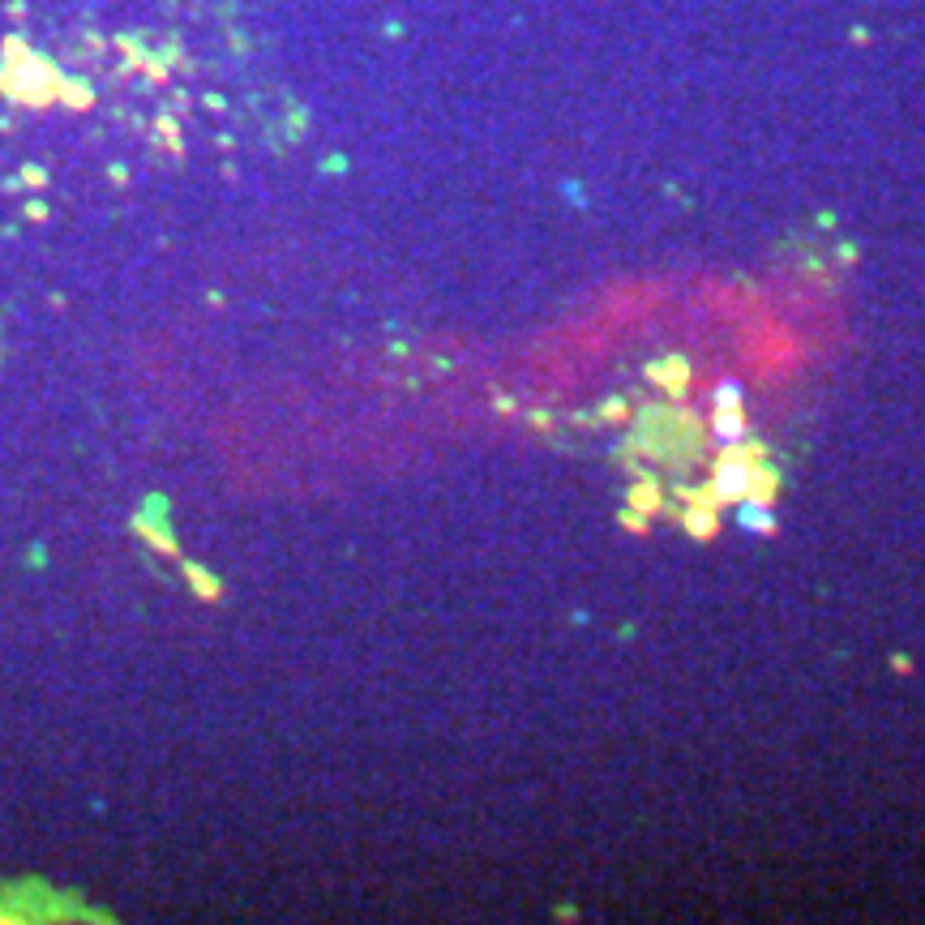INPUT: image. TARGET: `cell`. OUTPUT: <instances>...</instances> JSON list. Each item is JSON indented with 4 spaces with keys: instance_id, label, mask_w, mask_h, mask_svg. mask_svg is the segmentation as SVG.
Returning <instances> with one entry per match:
<instances>
[{
    "instance_id": "cell-5",
    "label": "cell",
    "mask_w": 925,
    "mask_h": 925,
    "mask_svg": "<svg viewBox=\"0 0 925 925\" xmlns=\"http://www.w3.org/2000/svg\"><path fill=\"white\" fill-rule=\"evenodd\" d=\"M626 506L639 510V514H660V506H664L660 484H656V480H639V484H634V489L626 493Z\"/></svg>"
},
{
    "instance_id": "cell-3",
    "label": "cell",
    "mask_w": 925,
    "mask_h": 925,
    "mask_svg": "<svg viewBox=\"0 0 925 925\" xmlns=\"http://www.w3.org/2000/svg\"><path fill=\"white\" fill-rule=\"evenodd\" d=\"M681 527L694 536V540H711L720 532V510H711V506H686V514H681Z\"/></svg>"
},
{
    "instance_id": "cell-9",
    "label": "cell",
    "mask_w": 925,
    "mask_h": 925,
    "mask_svg": "<svg viewBox=\"0 0 925 925\" xmlns=\"http://www.w3.org/2000/svg\"><path fill=\"white\" fill-rule=\"evenodd\" d=\"M604 416H609V420H617V424H621V420H630V407L621 403V399H613L609 407H604Z\"/></svg>"
},
{
    "instance_id": "cell-4",
    "label": "cell",
    "mask_w": 925,
    "mask_h": 925,
    "mask_svg": "<svg viewBox=\"0 0 925 925\" xmlns=\"http://www.w3.org/2000/svg\"><path fill=\"white\" fill-rule=\"evenodd\" d=\"M711 433H716L720 442H741V437H746V416H741V407H716Z\"/></svg>"
},
{
    "instance_id": "cell-2",
    "label": "cell",
    "mask_w": 925,
    "mask_h": 925,
    "mask_svg": "<svg viewBox=\"0 0 925 925\" xmlns=\"http://www.w3.org/2000/svg\"><path fill=\"white\" fill-rule=\"evenodd\" d=\"M647 377L651 382H660L664 390L673 394V399H686V390H690V365L681 356L673 360H656V365H647Z\"/></svg>"
},
{
    "instance_id": "cell-1",
    "label": "cell",
    "mask_w": 925,
    "mask_h": 925,
    "mask_svg": "<svg viewBox=\"0 0 925 925\" xmlns=\"http://www.w3.org/2000/svg\"><path fill=\"white\" fill-rule=\"evenodd\" d=\"M780 493V472L771 463H750L746 472V497L741 502H758V506H771Z\"/></svg>"
},
{
    "instance_id": "cell-6",
    "label": "cell",
    "mask_w": 925,
    "mask_h": 925,
    "mask_svg": "<svg viewBox=\"0 0 925 925\" xmlns=\"http://www.w3.org/2000/svg\"><path fill=\"white\" fill-rule=\"evenodd\" d=\"M737 523L746 527V532H776V523H771V506H758V502H741V514Z\"/></svg>"
},
{
    "instance_id": "cell-8",
    "label": "cell",
    "mask_w": 925,
    "mask_h": 925,
    "mask_svg": "<svg viewBox=\"0 0 925 925\" xmlns=\"http://www.w3.org/2000/svg\"><path fill=\"white\" fill-rule=\"evenodd\" d=\"M621 527H630V532H647V514H639V510H621Z\"/></svg>"
},
{
    "instance_id": "cell-7",
    "label": "cell",
    "mask_w": 925,
    "mask_h": 925,
    "mask_svg": "<svg viewBox=\"0 0 925 925\" xmlns=\"http://www.w3.org/2000/svg\"><path fill=\"white\" fill-rule=\"evenodd\" d=\"M716 407H741V390L733 382H720L716 386Z\"/></svg>"
}]
</instances>
